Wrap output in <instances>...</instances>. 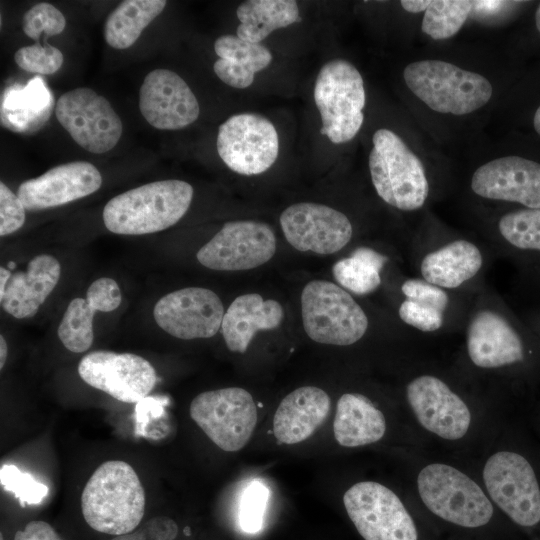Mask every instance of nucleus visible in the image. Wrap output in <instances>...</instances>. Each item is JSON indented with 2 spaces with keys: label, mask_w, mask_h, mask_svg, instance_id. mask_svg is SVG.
I'll return each instance as SVG.
<instances>
[{
  "label": "nucleus",
  "mask_w": 540,
  "mask_h": 540,
  "mask_svg": "<svg viewBox=\"0 0 540 540\" xmlns=\"http://www.w3.org/2000/svg\"><path fill=\"white\" fill-rule=\"evenodd\" d=\"M145 491L127 462L102 463L90 476L81 495V510L94 530L123 535L134 531L145 513Z\"/></svg>",
  "instance_id": "nucleus-1"
},
{
  "label": "nucleus",
  "mask_w": 540,
  "mask_h": 540,
  "mask_svg": "<svg viewBox=\"0 0 540 540\" xmlns=\"http://www.w3.org/2000/svg\"><path fill=\"white\" fill-rule=\"evenodd\" d=\"M193 187L182 180H161L130 189L105 205V227L120 235H143L165 230L187 212Z\"/></svg>",
  "instance_id": "nucleus-2"
},
{
  "label": "nucleus",
  "mask_w": 540,
  "mask_h": 540,
  "mask_svg": "<svg viewBox=\"0 0 540 540\" xmlns=\"http://www.w3.org/2000/svg\"><path fill=\"white\" fill-rule=\"evenodd\" d=\"M403 78L416 97L443 114H470L487 104L493 93L483 75L442 60L412 62L405 67Z\"/></svg>",
  "instance_id": "nucleus-3"
},
{
  "label": "nucleus",
  "mask_w": 540,
  "mask_h": 540,
  "mask_svg": "<svg viewBox=\"0 0 540 540\" xmlns=\"http://www.w3.org/2000/svg\"><path fill=\"white\" fill-rule=\"evenodd\" d=\"M372 142L369 170L379 197L403 211L422 207L429 194V184L418 156L389 129H378Z\"/></svg>",
  "instance_id": "nucleus-4"
},
{
  "label": "nucleus",
  "mask_w": 540,
  "mask_h": 540,
  "mask_svg": "<svg viewBox=\"0 0 540 540\" xmlns=\"http://www.w3.org/2000/svg\"><path fill=\"white\" fill-rule=\"evenodd\" d=\"M314 101L322 120L321 134L334 144L352 140L362 127L366 94L358 69L344 59L330 60L320 69Z\"/></svg>",
  "instance_id": "nucleus-5"
},
{
  "label": "nucleus",
  "mask_w": 540,
  "mask_h": 540,
  "mask_svg": "<svg viewBox=\"0 0 540 540\" xmlns=\"http://www.w3.org/2000/svg\"><path fill=\"white\" fill-rule=\"evenodd\" d=\"M301 314L306 334L322 344L347 346L360 340L368 319L352 296L340 286L313 280L301 293Z\"/></svg>",
  "instance_id": "nucleus-6"
},
{
  "label": "nucleus",
  "mask_w": 540,
  "mask_h": 540,
  "mask_svg": "<svg viewBox=\"0 0 540 540\" xmlns=\"http://www.w3.org/2000/svg\"><path fill=\"white\" fill-rule=\"evenodd\" d=\"M423 503L435 515L451 523L475 528L489 522L493 507L482 489L452 466L433 463L417 479Z\"/></svg>",
  "instance_id": "nucleus-7"
},
{
  "label": "nucleus",
  "mask_w": 540,
  "mask_h": 540,
  "mask_svg": "<svg viewBox=\"0 0 540 540\" xmlns=\"http://www.w3.org/2000/svg\"><path fill=\"white\" fill-rule=\"evenodd\" d=\"M189 412L207 437L226 452L245 447L258 417L252 395L239 387L202 392L192 400Z\"/></svg>",
  "instance_id": "nucleus-8"
},
{
  "label": "nucleus",
  "mask_w": 540,
  "mask_h": 540,
  "mask_svg": "<svg viewBox=\"0 0 540 540\" xmlns=\"http://www.w3.org/2000/svg\"><path fill=\"white\" fill-rule=\"evenodd\" d=\"M347 514L365 540H417L412 517L386 486L362 481L343 496Z\"/></svg>",
  "instance_id": "nucleus-9"
},
{
  "label": "nucleus",
  "mask_w": 540,
  "mask_h": 540,
  "mask_svg": "<svg viewBox=\"0 0 540 540\" xmlns=\"http://www.w3.org/2000/svg\"><path fill=\"white\" fill-rule=\"evenodd\" d=\"M217 151L232 171L257 175L268 170L279 153V137L273 123L255 113H241L219 126Z\"/></svg>",
  "instance_id": "nucleus-10"
},
{
  "label": "nucleus",
  "mask_w": 540,
  "mask_h": 540,
  "mask_svg": "<svg viewBox=\"0 0 540 540\" xmlns=\"http://www.w3.org/2000/svg\"><path fill=\"white\" fill-rule=\"evenodd\" d=\"M55 115L72 139L94 154L114 148L122 135L120 117L105 97L90 88H76L62 94Z\"/></svg>",
  "instance_id": "nucleus-11"
},
{
  "label": "nucleus",
  "mask_w": 540,
  "mask_h": 540,
  "mask_svg": "<svg viewBox=\"0 0 540 540\" xmlns=\"http://www.w3.org/2000/svg\"><path fill=\"white\" fill-rule=\"evenodd\" d=\"M483 478L492 500L515 523L529 527L540 521V488L523 456L507 451L492 455Z\"/></svg>",
  "instance_id": "nucleus-12"
},
{
  "label": "nucleus",
  "mask_w": 540,
  "mask_h": 540,
  "mask_svg": "<svg viewBox=\"0 0 540 540\" xmlns=\"http://www.w3.org/2000/svg\"><path fill=\"white\" fill-rule=\"evenodd\" d=\"M276 252L273 229L257 221H231L223 225L196 254L205 267L220 271L249 270L268 262Z\"/></svg>",
  "instance_id": "nucleus-13"
},
{
  "label": "nucleus",
  "mask_w": 540,
  "mask_h": 540,
  "mask_svg": "<svg viewBox=\"0 0 540 540\" xmlns=\"http://www.w3.org/2000/svg\"><path fill=\"white\" fill-rule=\"evenodd\" d=\"M78 374L91 387L125 403L141 401L157 383L151 363L133 353L90 352L79 362Z\"/></svg>",
  "instance_id": "nucleus-14"
},
{
  "label": "nucleus",
  "mask_w": 540,
  "mask_h": 540,
  "mask_svg": "<svg viewBox=\"0 0 540 540\" xmlns=\"http://www.w3.org/2000/svg\"><path fill=\"white\" fill-rule=\"evenodd\" d=\"M224 314L218 295L201 287L170 292L157 301L153 310L158 326L183 340L214 336L221 327Z\"/></svg>",
  "instance_id": "nucleus-15"
},
{
  "label": "nucleus",
  "mask_w": 540,
  "mask_h": 540,
  "mask_svg": "<svg viewBox=\"0 0 540 540\" xmlns=\"http://www.w3.org/2000/svg\"><path fill=\"white\" fill-rule=\"evenodd\" d=\"M280 225L291 246L317 254L338 252L350 241L353 232L344 213L311 202L290 205L280 215Z\"/></svg>",
  "instance_id": "nucleus-16"
},
{
  "label": "nucleus",
  "mask_w": 540,
  "mask_h": 540,
  "mask_svg": "<svg viewBox=\"0 0 540 540\" xmlns=\"http://www.w3.org/2000/svg\"><path fill=\"white\" fill-rule=\"evenodd\" d=\"M139 108L145 120L161 130L185 128L200 113L188 84L169 69H155L146 75L139 91Z\"/></svg>",
  "instance_id": "nucleus-17"
},
{
  "label": "nucleus",
  "mask_w": 540,
  "mask_h": 540,
  "mask_svg": "<svg viewBox=\"0 0 540 540\" xmlns=\"http://www.w3.org/2000/svg\"><path fill=\"white\" fill-rule=\"evenodd\" d=\"M407 399L417 420L428 431L448 440L466 434L470 411L442 380L431 375L417 377L407 386Z\"/></svg>",
  "instance_id": "nucleus-18"
},
{
  "label": "nucleus",
  "mask_w": 540,
  "mask_h": 540,
  "mask_svg": "<svg viewBox=\"0 0 540 540\" xmlns=\"http://www.w3.org/2000/svg\"><path fill=\"white\" fill-rule=\"evenodd\" d=\"M471 189L483 198L540 208V163L520 156L496 158L474 172Z\"/></svg>",
  "instance_id": "nucleus-19"
},
{
  "label": "nucleus",
  "mask_w": 540,
  "mask_h": 540,
  "mask_svg": "<svg viewBox=\"0 0 540 540\" xmlns=\"http://www.w3.org/2000/svg\"><path fill=\"white\" fill-rule=\"evenodd\" d=\"M102 176L91 163L75 161L58 165L20 184L17 196L28 211L61 206L97 191Z\"/></svg>",
  "instance_id": "nucleus-20"
},
{
  "label": "nucleus",
  "mask_w": 540,
  "mask_h": 540,
  "mask_svg": "<svg viewBox=\"0 0 540 540\" xmlns=\"http://www.w3.org/2000/svg\"><path fill=\"white\" fill-rule=\"evenodd\" d=\"M467 349L478 367L496 368L522 361L524 347L519 333L500 314L477 313L469 324Z\"/></svg>",
  "instance_id": "nucleus-21"
},
{
  "label": "nucleus",
  "mask_w": 540,
  "mask_h": 540,
  "mask_svg": "<svg viewBox=\"0 0 540 540\" xmlns=\"http://www.w3.org/2000/svg\"><path fill=\"white\" fill-rule=\"evenodd\" d=\"M59 261L48 254L32 258L25 271L12 274L0 297L3 310L17 319L33 317L57 285Z\"/></svg>",
  "instance_id": "nucleus-22"
},
{
  "label": "nucleus",
  "mask_w": 540,
  "mask_h": 540,
  "mask_svg": "<svg viewBox=\"0 0 540 540\" xmlns=\"http://www.w3.org/2000/svg\"><path fill=\"white\" fill-rule=\"evenodd\" d=\"M331 407L321 388L304 386L290 392L280 402L273 418L275 438L284 444L308 439L325 421Z\"/></svg>",
  "instance_id": "nucleus-23"
},
{
  "label": "nucleus",
  "mask_w": 540,
  "mask_h": 540,
  "mask_svg": "<svg viewBox=\"0 0 540 540\" xmlns=\"http://www.w3.org/2000/svg\"><path fill=\"white\" fill-rule=\"evenodd\" d=\"M283 317V308L276 300H264L257 293L238 296L225 312L221 324L227 348L232 352H246L258 331L277 328Z\"/></svg>",
  "instance_id": "nucleus-24"
},
{
  "label": "nucleus",
  "mask_w": 540,
  "mask_h": 540,
  "mask_svg": "<svg viewBox=\"0 0 540 540\" xmlns=\"http://www.w3.org/2000/svg\"><path fill=\"white\" fill-rule=\"evenodd\" d=\"M385 430L383 413L366 396L345 393L338 399L333 433L341 446L358 447L377 442Z\"/></svg>",
  "instance_id": "nucleus-25"
},
{
  "label": "nucleus",
  "mask_w": 540,
  "mask_h": 540,
  "mask_svg": "<svg viewBox=\"0 0 540 540\" xmlns=\"http://www.w3.org/2000/svg\"><path fill=\"white\" fill-rule=\"evenodd\" d=\"M214 50L219 59L213 70L225 84L245 89L253 84L255 73L265 69L272 62V54L260 43H251L237 35H222L214 42Z\"/></svg>",
  "instance_id": "nucleus-26"
},
{
  "label": "nucleus",
  "mask_w": 540,
  "mask_h": 540,
  "mask_svg": "<svg viewBox=\"0 0 540 540\" xmlns=\"http://www.w3.org/2000/svg\"><path fill=\"white\" fill-rule=\"evenodd\" d=\"M481 266L482 255L476 245L456 240L427 254L421 262V274L440 288H456L475 276Z\"/></svg>",
  "instance_id": "nucleus-27"
},
{
  "label": "nucleus",
  "mask_w": 540,
  "mask_h": 540,
  "mask_svg": "<svg viewBox=\"0 0 540 540\" xmlns=\"http://www.w3.org/2000/svg\"><path fill=\"white\" fill-rule=\"evenodd\" d=\"M240 24L236 35L251 43H260L274 30L301 21L293 0H249L236 10Z\"/></svg>",
  "instance_id": "nucleus-28"
},
{
  "label": "nucleus",
  "mask_w": 540,
  "mask_h": 540,
  "mask_svg": "<svg viewBox=\"0 0 540 540\" xmlns=\"http://www.w3.org/2000/svg\"><path fill=\"white\" fill-rule=\"evenodd\" d=\"M164 0H127L108 16L104 37L109 46L123 50L132 46L142 31L163 11Z\"/></svg>",
  "instance_id": "nucleus-29"
},
{
  "label": "nucleus",
  "mask_w": 540,
  "mask_h": 540,
  "mask_svg": "<svg viewBox=\"0 0 540 540\" xmlns=\"http://www.w3.org/2000/svg\"><path fill=\"white\" fill-rule=\"evenodd\" d=\"M387 257L369 247H358L348 258L337 261L332 272L336 281L347 290L364 295L381 284L380 272Z\"/></svg>",
  "instance_id": "nucleus-30"
},
{
  "label": "nucleus",
  "mask_w": 540,
  "mask_h": 540,
  "mask_svg": "<svg viewBox=\"0 0 540 540\" xmlns=\"http://www.w3.org/2000/svg\"><path fill=\"white\" fill-rule=\"evenodd\" d=\"M101 306L90 296L73 299L59 324L58 337L64 347L74 353L87 351L94 339V314Z\"/></svg>",
  "instance_id": "nucleus-31"
},
{
  "label": "nucleus",
  "mask_w": 540,
  "mask_h": 540,
  "mask_svg": "<svg viewBox=\"0 0 540 540\" xmlns=\"http://www.w3.org/2000/svg\"><path fill=\"white\" fill-rule=\"evenodd\" d=\"M473 7L474 1H431L423 16L422 31L434 40L450 38L462 28Z\"/></svg>",
  "instance_id": "nucleus-32"
},
{
  "label": "nucleus",
  "mask_w": 540,
  "mask_h": 540,
  "mask_svg": "<svg viewBox=\"0 0 540 540\" xmlns=\"http://www.w3.org/2000/svg\"><path fill=\"white\" fill-rule=\"evenodd\" d=\"M498 229L514 248L540 254V208L506 213L499 220Z\"/></svg>",
  "instance_id": "nucleus-33"
},
{
  "label": "nucleus",
  "mask_w": 540,
  "mask_h": 540,
  "mask_svg": "<svg viewBox=\"0 0 540 540\" xmlns=\"http://www.w3.org/2000/svg\"><path fill=\"white\" fill-rule=\"evenodd\" d=\"M0 483L3 489L11 492L22 506L39 504L48 494V487L45 484L12 464L1 466Z\"/></svg>",
  "instance_id": "nucleus-34"
},
{
  "label": "nucleus",
  "mask_w": 540,
  "mask_h": 540,
  "mask_svg": "<svg viewBox=\"0 0 540 540\" xmlns=\"http://www.w3.org/2000/svg\"><path fill=\"white\" fill-rule=\"evenodd\" d=\"M269 489L259 481L251 482L243 492L238 508V522L246 533H256L263 525Z\"/></svg>",
  "instance_id": "nucleus-35"
},
{
  "label": "nucleus",
  "mask_w": 540,
  "mask_h": 540,
  "mask_svg": "<svg viewBox=\"0 0 540 540\" xmlns=\"http://www.w3.org/2000/svg\"><path fill=\"white\" fill-rule=\"evenodd\" d=\"M66 25V19L62 12L49 3H39L31 7L22 18L24 33L39 41L41 33L47 36L60 34Z\"/></svg>",
  "instance_id": "nucleus-36"
},
{
  "label": "nucleus",
  "mask_w": 540,
  "mask_h": 540,
  "mask_svg": "<svg viewBox=\"0 0 540 540\" xmlns=\"http://www.w3.org/2000/svg\"><path fill=\"white\" fill-rule=\"evenodd\" d=\"M16 64L23 70L50 75L60 69L63 64L62 52L49 44L40 43L18 49L14 55Z\"/></svg>",
  "instance_id": "nucleus-37"
},
{
  "label": "nucleus",
  "mask_w": 540,
  "mask_h": 540,
  "mask_svg": "<svg viewBox=\"0 0 540 540\" xmlns=\"http://www.w3.org/2000/svg\"><path fill=\"white\" fill-rule=\"evenodd\" d=\"M406 299L420 305L444 312L448 305V295L440 287L426 280L408 279L401 286Z\"/></svg>",
  "instance_id": "nucleus-38"
},
{
  "label": "nucleus",
  "mask_w": 540,
  "mask_h": 540,
  "mask_svg": "<svg viewBox=\"0 0 540 540\" xmlns=\"http://www.w3.org/2000/svg\"><path fill=\"white\" fill-rule=\"evenodd\" d=\"M25 207L4 182L0 183V236L20 229L25 222Z\"/></svg>",
  "instance_id": "nucleus-39"
},
{
  "label": "nucleus",
  "mask_w": 540,
  "mask_h": 540,
  "mask_svg": "<svg viewBox=\"0 0 540 540\" xmlns=\"http://www.w3.org/2000/svg\"><path fill=\"white\" fill-rule=\"evenodd\" d=\"M398 312L402 321L424 332L436 331L443 323V312L409 299L401 303Z\"/></svg>",
  "instance_id": "nucleus-40"
},
{
  "label": "nucleus",
  "mask_w": 540,
  "mask_h": 540,
  "mask_svg": "<svg viewBox=\"0 0 540 540\" xmlns=\"http://www.w3.org/2000/svg\"><path fill=\"white\" fill-rule=\"evenodd\" d=\"M146 540H174L178 533L175 521L166 516L149 519L142 527Z\"/></svg>",
  "instance_id": "nucleus-41"
},
{
  "label": "nucleus",
  "mask_w": 540,
  "mask_h": 540,
  "mask_svg": "<svg viewBox=\"0 0 540 540\" xmlns=\"http://www.w3.org/2000/svg\"><path fill=\"white\" fill-rule=\"evenodd\" d=\"M14 540H62L53 527L41 520L30 521L23 530H18Z\"/></svg>",
  "instance_id": "nucleus-42"
},
{
  "label": "nucleus",
  "mask_w": 540,
  "mask_h": 540,
  "mask_svg": "<svg viewBox=\"0 0 540 540\" xmlns=\"http://www.w3.org/2000/svg\"><path fill=\"white\" fill-rule=\"evenodd\" d=\"M431 1L429 0H402L400 4L404 10L410 13L426 11Z\"/></svg>",
  "instance_id": "nucleus-43"
},
{
  "label": "nucleus",
  "mask_w": 540,
  "mask_h": 540,
  "mask_svg": "<svg viewBox=\"0 0 540 540\" xmlns=\"http://www.w3.org/2000/svg\"><path fill=\"white\" fill-rule=\"evenodd\" d=\"M111 540H146V537L140 528L127 534L118 535Z\"/></svg>",
  "instance_id": "nucleus-44"
},
{
  "label": "nucleus",
  "mask_w": 540,
  "mask_h": 540,
  "mask_svg": "<svg viewBox=\"0 0 540 540\" xmlns=\"http://www.w3.org/2000/svg\"><path fill=\"white\" fill-rule=\"evenodd\" d=\"M12 276L10 270L1 267L0 268V297L4 294L5 288Z\"/></svg>",
  "instance_id": "nucleus-45"
},
{
  "label": "nucleus",
  "mask_w": 540,
  "mask_h": 540,
  "mask_svg": "<svg viewBox=\"0 0 540 540\" xmlns=\"http://www.w3.org/2000/svg\"><path fill=\"white\" fill-rule=\"evenodd\" d=\"M501 4V1H474V7L481 8L485 12L489 10H495Z\"/></svg>",
  "instance_id": "nucleus-46"
},
{
  "label": "nucleus",
  "mask_w": 540,
  "mask_h": 540,
  "mask_svg": "<svg viewBox=\"0 0 540 540\" xmlns=\"http://www.w3.org/2000/svg\"><path fill=\"white\" fill-rule=\"evenodd\" d=\"M8 347L3 335L0 336V369L5 365L7 359Z\"/></svg>",
  "instance_id": "nucleus-47"
},
{
  "label": "nucleus",
  "mask_w": 540,
  "mask_h": 540,
  "mask_svg": "<svg viewBox=\"0 0 540 540\" xmlns=\"http://www.w3.org/2000/svg\"><path fill=\"white\" fill-rule=\"evenodd\" d=\"M533 125L536 132L540 135V106L537 108L534 114Z\"/></svg>",
  "instance_id": "nucleus-48"
},
{
  "label": "nucleus",
  "mask_w": 540,
  "mask_h": 540,
  "mask_svg": "<svg viewBox=\"0 0 540 540\" xmlns=\"http://www.w3.org/2000/svg\"><path fill=\"white\" fill-rule=\"evenodd\" d=\"M535 24L537 30L540 32V4L535 12Z\"/></svg>",
  "instance_id": "nucleus-49"
},
{
  "label": "nucleus",
  "mask_w": 540,
  "mask_h": 540,
  "mask_svg": "<svg viewBox=\"0 0 540 540\" xmlns=\"http://www.w3.org/2000/svg\"><path fill=\"white\" fill-rule=\"evenodd\" d=\"M0 540H4V538H3V536H2V535L0 536Z\"/></svg>",
  "instance_id": "nucleus-50"
}]
</instances>
